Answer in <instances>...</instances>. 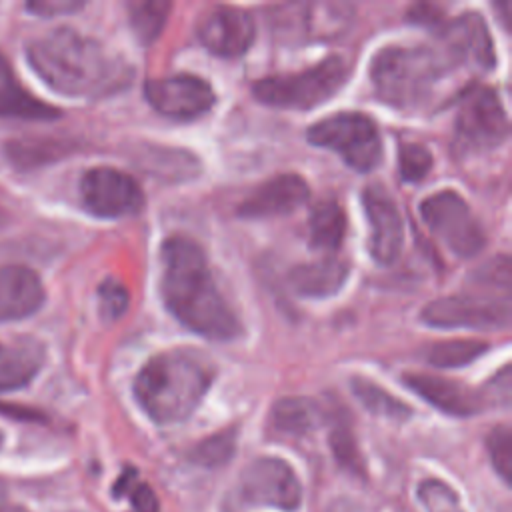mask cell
Masks as SVG:
<instances>
[{
  "label": "cell",
  "instance_id": "28",
  "mask_svg": "<svg viewBox=\"0 0 512 512\" xmlns=\"http://www.w3.org/2000/svg\"><path fill=\"white\" fill-rule=\"evenodd\" d=\"M112 492L116 498L126 496L130 500L134 512H160V502H158L154 490L146 482H140L136 470H132V468L124 470V474L114 484Z\"/></svg>",
  "mask_w": 512,
  "mask_h": 512
},
{
  "label": "cell",
  "instance_id": "4",
  "mask_svg": "<svg viewBox=\"0 0 512 512\" xmlns=\"http://www.w3.org/2000/svg\"><path fill=\"white\" fill-rule=\"evenodd\" d=\"M448 70L452 66L436 46H386L374 56L370 78L380 100L414 110L432 98Z\"/></svg>",
  "mask_w": 512,
  "mask_h": 512
},
{
  "label": "cell",
  "instance_id": "10",
  "mask_svg": "<svg viewBox=\"0 0 512 512\" xmlns=\"http://www.w3.org/2000/svg\"><path fill=\"white\" fill-rule=\"evenodd\" d=\"M456 136L464 148L486 150L502 144L508 136V118L492 88L468 90L458 106Z\"/></svg>",
  "mask_w": 512,
  "mask_h": 512
},
{
  "label": "cell",
  "instance_id": "20",
  "mask_svg": "<svg viewBox=\"0 0 512 512\" xmlns=\"http://www.w3.org/2000/svg\"><path fill=\"white\" fill-rule=\"evenodd\" d=\"M0 116L22 120H54L60 110L34 98L16 78L10 62L0 54Z\"/></svg>",
  "mask_w": 512,
  "mask_h": 512
},
{
  "label": "cell",
  "instance_id": "38",
  "mask_svg": "<svg viewBox=\"0 0 512 512\" xmlns=\"http://www.w3.org/2000/svg\"><path fill=\"white\" fill-rule=\"evenodd\" d=\"M4 494H6V484L0 480V500L4 498Z\"/></svg>",
  "mask_w": 512,
  "mask_h": 512
},
{
  "label": "cell",
  "instance_id": "14",
  "mask_svg": "<svg viewBox=\"0 0 512 512\" xmlns=\"http://www.w3.org/2000/svg\"><path fill=\"white\" fill-rule=\"evenodd\" d=\"M362 204L370 222V254L380 264H392L400 254L404 238V226L398 206L388 190L378 184H370L364 188Z\"/></svg>",
  "mask_w": 512,
  "mask_h": 512
},
{
  "label": "cell",
  "instance_id": "11",
  "mask_svg": "<svg viewBox=\"0 0 512 512\" xmlns=\"http://www.w3.org/2000/svg\"><path fill=\"white\" fill-rule=\"evenodd\" d=\"M80 196L94 216L120 218L142 208L144 196L138 182L110 166L90 168L80 182Z\"/></svg>",
  "mask_w": 512,
  "mask_h": 512
},
{
  "label": "cell",
  "instance_id": "21",
  "mask_svg": "<svg viewBox=\"0 0 512 512\" xmlns=\"http://www.w3.org/2000/svg\"><path fill=\"white\" fill-rule=\"evenodd\" d=\"M348 278V264L338 258H322L300 264L290 272V284L300 296L326 298L336 294Z\"/></svg>",
  "mask_w": 512,
  "mask_h": 512
},
{
  "label": "cell",
  "instance_id": "36",
  "mask_svg": "<svg viewBox=\"0 0 512 512\" xmlns=\"http://www.w3.org/2000/svg\"><path fill=\"white\" fill-rule=\"evenodd\" d=\"M482 396L486 402H502L508 404L510 400V368L504 366L494 380L488 382V386L482 390Z\"/></svg>",
  "mask_w": 512,
  "mask_h": 512
},
{
  "label": "cell",
  "instance_id": "29",
  "mask_svg": "<svg viewBox=\"0 0 512 512\" xmlns=\"http://www.w3.org/2000/svg\"><path fill=\"white\" fill-rule=\"evenodd\" d=\"M416 496L424 512H464L456 490L442 480L428 478L420 482Z\"/></svg>",
  "mask_w": 512,
  "mask_h": 512
},
{
  "label": "cell",
  "instance_id": "37",
  "mask_svg": "<svg viewBox=\"0 0 512 512\" xmlns=\"http://www.w3.org/2000/svg\"><path fill=\"white\" fill-rule=\"evenodd\" d=\"M0 512H28V510L18 504H0Z\"/></svg>",
  "mask_w": 512,
  "mask_h": 512
},
{
  "label": "cell",
  "instance_id": "22",
  "mask_svg": "<svg viewBox=\"0 0 512 512\" xmlns=\"http://www.w3.org/2000/svg\"><path fill=\"white\" fill-rule=\"evenodd\" d=\"M304 36L324 40L340 34L350 22L352 8L344 2H312L300 6Z\"/></svg>",
  "mask_w": 512,
  "mask_h": 512
},
{
  "label": "cell",
  "instance_id": "23",
  "mask_svg": "<svg viewBox=\"0 0 512 512\" xmlns=\"http://www.w3.org/2000/svg\"><path fill=\"white\" fill-rule=\"evenodd\" d=\"M322 412L316 402L308 398H282L272 408L274 430L288 436H304L318 428Z\"/></svg>",
  "mask_w": 512,
  "mask_h": 512
},
{
  "label": "cell",
  "instance_id": "13",
  "mask_svg": "<svg viewBox=\"0 0 512 512\" xmlns=\"http://www.w3.org/2000/svg\"><path fill=\"white\" fill-rule=\"evenodd\" d=\"M438 50L450 66H464L474 70H490L494 66V50L488 26L476 12H466L450 20L438 32Z\"/></svg>",
  "mask_w": 512,
  "mask_h": 512
},
{
  "label": "cell",
  "instance_id": "12",
  "mask_svg": "<svg viewBox=\"0 0 512 512\" xmlns=\"http://www.w3.org/2000/svg\"><path fill=\"white\" fill-rule=\"evenodd\" d=\"M144 94L154 110L174 120H194L214 104L210 84L192 74L152 78L144 84Z\"/></svg>",
  "mask_w": 512,
  "mask_h": 512
},
{
  "label": "cell",
  "instance_id": "9",
  "mask_svg": "<svg viewBox=\"0 0 512 512\" xmlns=\"http://www.w3.org/2000/svg\"><path fill=\"white\" fill-rule=\"evenodd\" d=\"M240 498L256 506H272L284 512L298 510L302 502V484L280 458L264 456L250 462L238 480Z\"/></svg>",
  "mask_w": 512,
  "mask_h": 512
},
{
  "label": "cell",
  "instance_id": "6",
  "mask_svg": "<svg viewBox=\"0 0 512 512\" xmlns=\"http://www.w3.org/2000/svg\"><path fill=\"white\" fill-rule=\"evenodd\" d=\"M422 320L434 328H506L510 322V292L476 284L470 292L432 300L422 310Z\"/></svg>",
  "mask_w": 512,
  "mask_h": 512
},
{
  "label": "cell",
  "instance_id": "33",
  "mask_svg": "<svg viewBox=\"0 0 512 512\" xmlns=\"http://www.w3.org/2000/svg\"><path fill=\"white\" fill-rule=\"evenodd\" d=\"M128 290L116 278H106L98 286V302H100V316L104 320L120 318L128 308Z\"/></svg>",
  "mask_w": 512,
  "mask_h": 512
},
{
  "label": "cell",
  "instance_id": "31",
  "mask_svg": "<svg viewBox=\"0 0 512 512\" xmlns=\"http://www.w3.org/2000/svg\"><path fill=\"white\" fill-rule=\"evenodd\" d=\"M486 448H488V456H490L494 470L506 484H510V478H512V432H510V428L506 424L496 426L488 434Z\"/></svg>",
  "mask_w": 512,
  "mask_h": 512
},
{
  "label": "cell",
  "instance_id": "16",
  "mask_svg": "<svg viewBox=\"0 0 512 512\" xmlns=\"http://www.w3.org/2000/svg\"><path fill=\"white\" fill-rule=\"evenodd\" d=\"M308 200V184L296 174H280L254 188L238 206L242 218H270L294 212Z\"/></svg>",
  "mask_w": 512,
  "mask_h": 512
},
{
  "label": "cell",
  "instance_id": "26",
  "mask_svg": "<svg viewBox=\"0 0 512 512\" xmlns=\"http://www.w3.org/2000/svg\"><path fill=\"white\" fill-rule=\"evenodd\" d=\"M488 348L486 342L480 340H444L426 346L424 358L432 366L438 368H454L464 366L476 360Z\"/></svg>",
  "mask_w": 512,
  "mask_h": 512
},
{
  "label": "cell",
  "instance_id": "30",
  "mask_svg": "<svg viewBox=\"0 0 512 512\" xmlns=\"http://www.w3.org/2000/svg\"><path fill=\"white\" fill-rule=\"evenodd\" d=\"M234 446H236V436L232 430L218 432V434L202 440L200 444H196L190 452V460L196 462L198 466L214 468L232 458Z\"/></svg>",
  "mask_w": 512,
  "mask_h": 512
},
{
  "label": "cell",
  "instance_id": "1",
  "mask_svg": "<svg viewBox=\"0 0 512 512\" xmlns=\"http://www.w3.org/2000/svg\"><path fill=\"white\" fill-rule=\"evenodd\" d=\"M162 298L174 318L210 340H232L240 324L208 268L204 250L186 236L162 244Z\"/></svg>",
  "mask_w": 512,
  "mask_h": 512
},
{
  "label": "cell",
  "instance_id": "39",
  "mask_svg": "<svg viewBox=\"0 0 512 512\" xmlns=\"http://www.w3.org/2000/svg\"><path fill=\"white\" fill-rule=\"evenodd\" d=\"M2 442H4V436H2V432H0V446H2Z\"/></svg>",
  "mask_w": 512,
  "mask_h": 512
},
{
  "label": "cell",
  "instance_id": "2",
  "mask_svg": "<svg viewBox=\"0 0 512 512\" xmlns=\"http://www.w3.org/2000/svg\"><path fill=\"white\" fill-rule=\"evenodd\" d=\"M26 58L52 90L66 96H106L130 82V68L122 58L74 28L34 38L26 46Z\"/></svg>",
  "mask_w": 512,
  "mask_h": 512
},
{
  "label": "cell",
  "instance_id": "19",
  "mask_svg": "<svg viewBox=\"0 0 512 512\" xmlns=\"http://www.w3.org/2000/svg\"><path fill=\"white\" fill-rule=\"evenodd\" d=\"M44 344L32 336L0 342V392L28 386L44 364Z\"/></svg>",
  "mask_w": 512,
  "mask_h": 512
},
{
  "label": "cell",
  "instance_id": "24",
  "mask_svg": "<svg viewBox=\"0 0 512 512\" xmlns=\"http://www.w3.org/2000/svg\"><path fill=\"white\" fill-rule=\"evenodd\" d=\"M346 232V216L338 202L322 200L310 214V244L318 250L332 252L342 244Z\"/></svg>",
  "mask_w": 512,
  "mask_h": 512
},
{
  "label": "cell",
  "instance_id": "34",
  "mask_svg": "<svg viewBox=\"0 0 512 512\" xmlns=\"http://www.w3.org/2000/svg\"><path fill=\"white\" fill-rule=\"evenodd\" d=\"M332 448H334L336 458H338L344 466H348V468H352V470H356V468L360 466L358 452L354 450V442H352L350 434H346L344 430H336V432L332 434Z\"/></svg>",
  "mask_w": 512,
  "mask_h": 512
},
{
  "label": "cell",
  "instance_id": "5",
  "mask_svg": "<svg viewBox=\"0 0 512 512\" xmlns=\"http://www.w3.org/2000/svg\"><path fill=\"white\" fill-rule=\"evenodd\" d=\"M348 78V62L340 56H330L312 68L266 76L254 82V98L276 108H312L328 100Z\"/></svg>",
  "mask_w": 512,
  "mask_h": 512
},
{
  "label": "cell",
  "instance_id": "25",
  "mask_svg": "<svg viewBox=\"0 0 512 512\" xmlns=\"http://www.w3.org/2000/svg\"><path fill=\"white\" fill-rule=\"evenodd\" d=\"M352 392L356 394L360 404L366 410H370L372 414L392 418V420H404L412 414L410 406H406L404 402H400L398 398H394L392 394H388L386 390H382L380 386H376L370 380L354 378L352 380Z\"/></svg>",
  "mask_w": 512,
  "mask_h": 512
},
{
  "label": "cell",
  "instance_id": "8",
  "mask_svg": "<svg viewBox=\"0 0 512 512\" xmlns=\"http://www.w3.org/2000/svg\"><path fill=\"white\" fill-rule=\"evenodd\" d=\"M420 214L432 234L456 256L468 258L482 250L484 232L468 202L452 190H440L420 204Z\"/></svg>",
  "mask_w": 512,
  "mask_h": 512
},
{
  "label": "cell",
  "instance_id": "35",
  "mask_svg": "<svg viewBox=\"0 0 512 512\" xmlns=\"http://www.w3.org/2000/svg\"><path fill=\"white\" fill-rule=\"evenodd\" d=\"M84 6V2L78 0H36V2H28L26 8L34 14L40 16H56V14H68L74 10H80Z\"/></svg>",
  "mask_w": 512,
  "mask_h": 512
},
{
  "label": "cell",
  "instance_id": "3",
  "mask_svg": "<svg viewBox=\"0 0 512 512\" xmlns=\"http://www.w3.org/2000/svg\"><path fill=\"white\" fill-rule=\"evenodd\" d=\"M212 382L206 360L192 352L170 350L150 358L134 380V396L142 410L158 424L186 420Z\"/></svg>",
  "mask_w": 512,
  "mask_h": 512
},
{
  "label": "cell",
  "instance_id": "7",
  "mask_svg": "<svg viewBox=\"0 0 512 512\" xmlns=\"http://www.w3.org/2000/svg\"><path fill=\"white\" fill-rule=\"evenodd\" d=\"M308 142L340 154V158L358 172H368L382 158V140L376 124L358 112L328 116L310 126Z\"/></svg>",
  "mask_w": 512,
  "mask_h": 512
},
{
  "label": "cell",
  "instance_id": "18",
  "mask_svg": "<svg viewBox=\"0 0 512 512\" xmlns=\"http://www.w3.org/2000/svg\"><path fill=\"white\" fill-rule=\"evenodd\" d=\"M44 302V288L34 270L20 264L0 266V322L20 320Z\"/></svg>",
  "mask_w": 512,
  "mask_h": 512
},
{
  "label": "cell",
  "instance_id": "17",
  "mask_svg": "<svg viewBox=\"0 0 512 512\" xmlns=\"http://www.w3.org/2000/svg\"><path fill=\"white\" fill-rule=\"evenodd\" d=\"M404 382L426 402L452 416H472L486 404L482 392H476L458 380L434 374H406Z\"/></svg>",
  "mask_w": 512,
  "mask_h": 512
},
{
  "label": "cell",
  "instance_id": "27",
  "mask_svg": "<svg viewBox=\"0 0 512 512\" xmlns=\"http://www.w3.org/2000/svg\"><path fill=\"white\" fill-rule=\"evenodd\" d=\"M170 2H160V0H142V2H130L128 12H130V24L136 32V36L142 42H152L166 18H168Z\"/></svg>",
  "mask_w": 512,
  "mask_h": 512
},
{
  "label": "cell",
  "instance_id": "32",
  "mask_svg": "<svg viewBox=\"0 0 512 512\" xmlns=\"http://www.w3.org/2000/svg\"><path fill=\"white\" fill-rule=\"evenodd\" d=\"M432 168V154L422 144L406 142L398 148V170L406 182L422 180Z\"/></svg>",
  "mask_w": 512,
  "mask_h": 512
},
{
  "label": "cell",
  "instance_id": "15",
  "mask_svg": "<svg viewBox=\"0 0 512 512\" xmlns=\"http://www.w3.org/2000/svg\"><path fill=\"white\" fill-rule=\"evenodd\" d=\"M196 34L206 50L224 58H236L250 48L254 22L240 8L214 6L200 16Z\"/></svg>",
  "mask_w": 512,
  "mask_h": 512
}]
</instances>
